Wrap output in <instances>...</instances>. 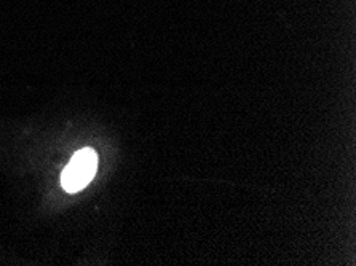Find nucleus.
Returning a JSON list of instances; mask_svg holds the SVG:
<instances>
[{
    "mask_svg": "<svg viewBox=\"0 0 356 266\" xmlns=\"http://www.w3.org/2000/svg\"><path fill=\"white\" fill-rule=\"evenodd\" d=\"M98 167V156L91 149H83L72 156V160L63 171L61 183L69 193H75L85 188L95 177Z\"/></svg>",
    "mask_w": 356,
    "mask_h": 266,
    "instance_id": "1",
    "label": "nucleus"
}]
</instances>
